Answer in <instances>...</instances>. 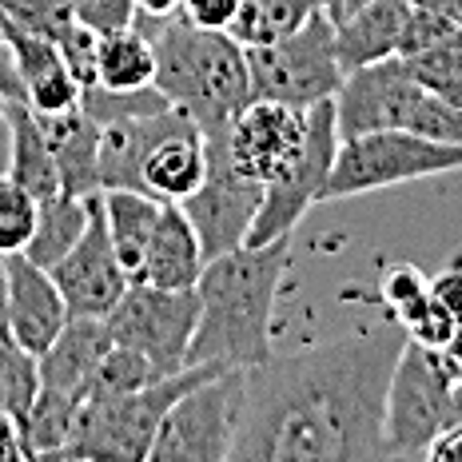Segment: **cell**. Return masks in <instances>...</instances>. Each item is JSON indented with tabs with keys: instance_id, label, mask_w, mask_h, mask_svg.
Segmentation results:
<instances>
[{
	"instance_id": "2e32d148",
	"label": "cell",
	"mask_w": 462,
	"mask_h": 462,
	"mask_svg": "<svg viewBox=\"0 0 462 462\" xmlns=\"http://www.w3.org/2000/svg\"><path fill=\"white\" fill-rule=\"evenodd\" d=\"M199 128L184 108H163L152 116H132V120L100 124V188H136L143 191V160L160 140L176 132Z\"/></svg>"
},
{
	"instance_id": "ba28073f",
	"label": "cell",
	"mask_w": 462,
	"mask_h": 462,
	"mask_svg": "<svg viewBox=\"0 0 462 462\" xmlns=\"http://www.w3.org/2000/svg\"><path fill=\"white\" fill-rule=\"evenodd\" d=\"M247 72H252V96L255 100L291 104V108H311V104L335 100L343 84V60L335 48V21L315 13L303 28L275 44L244 48Z\"/></svg>"
},
{
	"instance_id": "d6a6232c",
	"label": "cell",
	"mask_w": 462,
	"mask_h": 462,
	"mask_svg": "<svg viewBox=\"0 0 462 462\" xmlns=\"http://www.w3.org/2000/svg\"><path fill=\"white\" fill-rule=\"evenodd\" d=\"M379 295L387 303V311H402L407 303H415L427 295V275L415 263H387L379 275Z\"/></svg>"
},
{
	"instance_id": "1f68e13d",
	"label": "cell",
	"mask_w": 462,
	"mask_h": 462,
	"mask_svg": "<svg viewBox=\"0 0 462 462\" xmlns=\"http://www.w3.org/2000/svg\"><path fill=\"white\" fill-rule=\"evenodd\" d=\"M0 16H8L13 24L28 28V32H41L56 44L76 24V13L69 0H0Z\"/></svg>"
},
{
	"instance_id": "44dd1931",
	"label": "cell",
	"mask_w": 462,
	"mask_h": 462,
	"mask_svg": "<svg viewBox=\"0 0 462 462\" xmlns=\"http://www.w3.org/2000/svg\"><path fill=\"white\" fill-rule=\"evenodd\" d=\"M44 136L52 143L56 171H60V191L69 196H88L100 188V124L84 108L41 116Z\"/></svg>"
},
{
	"instance_id": "f35d334b",
	"label": "cell",
	"mask_w": 462,
	"mask_h": 462,
	"mask_svg": "<svg viewBox=\"0 0 462 462\" xmlns=\"http://www.w3.org/2000/svg\"><path fill=\"white\" fill-rule=\"evenodd\" d=\"M5 458H24V447H21V430H16V419L0 411V462Z\"/></svg>"
},
{
	"instance_id": "83f0119b",
	"label": "cell",
	"mask_w": 462,
	"mask_h": 462,
	"mask_svg": "<svg viewBox=\"0 0 462 462\" xmlns=\"http://www.w3.org/2000/svg\"><path fill=\"white\" fill-rule=\"evenodd\" d=\"M41 394V359L0 335V411L21 419Z\"/></svg>"
},
{
	"instance_id": "30bf717a",
	"label": "cell",
	"mask_w": 462,
	"mask_h": 462,
	"mask_svg": "<svg viewBox=\"0 0 462 462\" xmlns=\"http://www.w3.org/2000/svg\"><path fill=\"white\" fill-rule=\"evenodd\" d=\"M339 124H335V100L307 108V140L287 168H279L263 184V204L247 231L244 247H263L275 239H295V227L311 208L323 204V188L331 176L335 152H339Z\"/></svg>"
},
{
	"instance_id": "9a60e30c",
	"label": "cell",
	"mask_w": 462,
	"mask_h": 462,
	"mask_svg": "<svg viewBox=\"0 0 462 462\" xmlns=\"http://www.w3.org/2000/svg\"><path fill=\"white\" fill-rule=\"evenodd\" d=\"M8 267V300H5V339L32 351L36 359L56 343L64 323L72 319L52 272L36 267L24 252L5 255Z\"/></svg>"
},
{
	"instance_id": "ffe728a7",
	"label": "cell",
	"mask_w": 462,
	"mask_h": 462,
	"mask_svg": "<svg viewBox=\"0 0 462 462\" xmlns=\"http://www.w3.org/2000/svg\"><path fill=\"white\" fill-rule=\"evenodd\" d=\"M0 120L8 132V180L28 188L36 199H48L60 191V171H56L52 143L44 136L41 116L28 108L24 100H8L0 96Z\"/></svg>"
},
{
	"instance_id": "e575fe53",
	"label": "cell",
	"mask_w": 462,
	"mask_h": 462,
	"mask_svg": "<svg viewBox=\"0 0 462 462\" xmlns=\"http://www.w3.org/2000/svg\"><path fill=\"white\" fill-rule=\"evenodd\" d=\"M427 291L439 311H447L455 323H462V255L450 267H442L435 279H427Z\"/></svg>"
},
{
	"instance_id": "5b68a950",
	"label": "cell",
	"mask_w": 462,
	"mask_h": 462,
	"mask_svg": "<svg viewBox=\"0 0 462 462\" xmlns=\"http://www.w3.org/2000/svg\"><path fill=\"white\" fill-rule=\"evenodd\" d=\"M224 367L216 363H199L184 367L176 374L148 383L128 394H88L76 411L72 439L60 458H124V462H143L152 455V439H156L168 407L184 391H191L199 379L216 374Z\"/></svg>"
},
{
	"instance_id": "277c9868",
	"label": "cell",
	"mask_w": 462,
	"mask_h": 462,
	"mask_svg": "<svg viewBox=\"0 0 462 462\" xmlns=\"http://www.w3.org/2000/svg\"><path fill=\"white\" fill-rule=\"evenodd\" d=\"M335 124L343 140L359 132L407 128L430 140L462 143V108L422 88L402 56L346 72L335 92Z\"/></svg>"
},
{
	"instance_id": "4fadbf2b",
	"label": "cell",
	"mask_w": 462,
	"mask_h": 462,
	"mask_svg": "<svg viewBox=\"0 0 462 462\" xmlns=\"http://www.w3.org/2000/svg\"><path fill=\"white\" fill-rule=\"evenodd\" d=\"M52 279L60 287L69 315L76 319H104L124 300L132 275L120 267L116 247L104 224V191H88V227L76 239V247L52 267Z\"/></svg>"
},
{
	"instance_id": "603a6c76",
	"label": "cell",
	"mask_w": 462,
	"mask_h": 462,
	"mask_svg": "<svg viewBox=\"0 0 462 462\" xmlns=\"http://www.w3.org/2000/svg\"><path fill=\"white\" fill-rule=\"evenodd\" d=\"M163 199L148 196L136 188H108L104 191V224H108V239L116 247V259L132 279L140 275L143 252H148V239L160 224Z\"/></svg>"
},
{
	"instance_id": "4dcf8cb0",
	"label": "cell",
	"mask_w": 462,
	"mask_h": 462,
	"mask_svg": "<svg viewBox=\"0 0 462 462\" xmlns=\"http://www.w3.org/2000/svg\"><path fill=\"white\" fill-rule=\"evenodd\" d=\"M36 208H41V199L32 191L21 188L16 180L0 176V255L24 252L36 227Z\"/></svg>"
},
{
	"instance_id": "d590c367",
	"label": "cell",
	"mask_w": 462,
	"mask_h": 462,
	"mask_svg": "<svg viewBox=\"0 0 462 462\" xmlns=\"http://www.w3.org/2000/svg\"><path fill=\"white\" fill-rule=\"evenodd\" d=\"M239 0H184L180 5V16L199 28H219V32H227L231 16H236Z\"/></svg>"
},
{
	"instance_id": "6da1fadb",
	"label": "cell",
	"mask_w": 462,
	"mask_h": 462,
	"mask_svg": "<svg viewBox=\"0 0 462 462\" xmlns=\"http://www.w3.org/2000/svg\"><path fill=\"white\" fill-rule=\"evenodd\" d=\"M402 346L407 331L387 319L247 367L231 462L383 458V415Z\"/></svg>"
},
{
	"instance_id": "5bb4252c",
	"label": "cell",
	"mask_w": 462,
	"mask_h": 462,
	"mask_svg": "<svg viewBox=\"0 0 462 462\" xmlns=\"http://www.w3.org/2000/svg\"><path fill=\"white\" fill-rule=\"evenodd\" d=\"M303 140H307V108H291V104H275V100H252L227 128L231 163L244 176L259 180V184H267L279 168H287L300 156Z\"/></svg>"
},
{
	"instance_id": "e0dca14e",
	"label": "cell",
	"mask_w": 462,
	"mask_h": 462,
	"mask_svg": "<svg viewBox=\"0 0 462 462\" xmlns=\"http://www.w3.org/2000/svg\"><path fill=\"white\" fill-rule=\"evenodd\" d=\"M112 335L104 319H72L64 323V331L56 335V343L41 355V387L60 391L69 399L84 402L92 391L96 367L108 355Z\"/></svg>"
},
{
	"instance_id": "60d3db41",
	"label": "cell",
	"mask_w": 462,
	"mask_h": 462,
	"mask_svg": "<svg viewBox=\"0 0 462 462\" xmlns=\"http://www.w3.org/2000/svg\"><path fill=\"white\" fill-rule=\"evenodd\" d=\"M442 355H447L455 367H462V323H455V331H450V339H447V346H439Z\"/></svg>"
},
{
	"instance_id": "7c38bea8",
	"label": "cell",
	"mask_w": 462,
	"mask_h": 462,
	"mask_svg": "<svg viewBox=\"0 0 462 462\" xmlns=\"http://www.w3.org/2000/svg\"><path fill=\"white\" fill-rule=\"evenodd\" d=\"M208 140V171L204 184L184 199V216L191 219L204 247V259H216L224 252L247 244V231L255 224V211L263 204V184L231 163L227 152V132L219 136H204Z\"/></svg>"
},
{
	"instance_id": "3957f363",
	"label": "cell",
	"mask_w": 462,
	"mask_h": 462,
	"mask_svg": "<svg viewBox=\"0 0 462 462\" xmlns=\"http://www.w3.org/2000/svg\"><path fill=\"white\" fill-rule=\"evenodd\" d=\"M152 44H156L152 84L176 108H184L204 136L227 132L231 120L255 100L244 44H236L219 28H199L176 13Z\"/></svg>"
},
{
	"instance_id": "cb8c5ba5",
	"label": "cell",
	"mask_w": 462,
	"mask_h": 462,
	"mask_svg": "<svg viewBox=\"0 0 462 462\" xmlns=\"http://www.w3.org/2000/svg\"><path fill=\"white\" fill-rule=\"evenodd\" d=\"M156 80V44L140 28H116L96 41V84L112 92L148 88Z\"/></svg>"
},
{
	"instance_id": "4316f807",
	"label": "cell",
	"mask_w": 462,
	"mask_h": 462,
	"mask_svg": "<svg viewBox=\"0 0 462 462\" xmlns=\"http://www.w3.org/2000/svg\"><path fill=\"white\" fill-rule=\"evenodd\" d=\"M402 60H407L411 76H415L422 88H430L435 96L462 108V28L447 32L442 41H435L415 56H402Z\"/></svg>"
},
{
	"instance_id": "8fae6325",
	"label": "cell",
	"mask_w": 462,
	"mask_h": 462,
	"mask_svg": "<svg viewBox=\"0 0 462 462\" xmlns=\"http://www.w3.org/2000/svg\"><path fill=\"white\" fill-rule=\"evenodd\" d=\"M112 343L132 346L143 359L156 363L160 374H176L188 367V346L199 327V291L184 287H152L143 279H132L124 300L104 315Z\"/></svg>"
},
{
	"instance_id": "484cf974",
	"label": "cell",
	"mask_w": 462,
	"mask_h": 462,
	"mask_svg": "<svg viewBox=\"0 0 462 462\" xmlns=\"http://www.w3.org/2000/svg\"><path fill=\"white\" fill-rule=\"evenodd\" d=\"M319 8V0H239L236 16L227 24V36L244 48L275 44L283 36H291L295 28H303Z\"/></svg>"
},
{
	"instance_id": "f546056e",
	"label": "cell",
	"mask_w": 462,
	"mask_h": 462,
	"mask_svg": "<svg viewBox=\"0 0 462 462\" xmlns=\"http://www.w3.org/2000/svg\"><path fill=\"white\" fill-rule=\"evenodd\" d=\"M156 379H163V374L156 371V363L143 359V355L132 351V346L112 343L108 355L100 359V367H96V379H92L88 394H128V391L148 387V383H156Z\"/></svg>"
},
{
	"instance_id": "8d00e7d4",
	"label": "cell",
	"mask_w": 462,
	"mask_h": 462,
	"mask_svg": "<svg viewBox=\"0 0 462 462\" xmlns=\"http://www.w3.org/2000/svg\"><path fill=\"white\" fill-rule=\"evenodd\" d=\"M180 5H184V0H136V24L132 28H140L143 36L156 41V32L180 13Z\"/></svg>"
},
{
	"instance_id": "8992f818",
	"label": "cell",
	"mask_w": 462,
	"mask_h": 462,
	"mask_svg": "<svg viewBox=\"0 0 462 462\" xmlns=\"http://www.w3.org/2000/svg\"><path fill=\"white\" fill-rule=\"evenodd\" d=\"M447 171H462V143L430 140L407 128L359 132V136L339 140L331 176H327L323 188V204L447 176Z\"/></svg>"
},
{
	"instance_id": "7402d4cb",
	"label": "cell",
	"mask_w": 462,
	"mask_h": 462,
	"mask_svg": "<svg viewBox=\"0 0 462 462\" xmlns=\"http://www.w3.org/2000/svg\"><path fill=\"white\" fill-rule=\"evenodd\" d=\"M208 171V140L199 128L176 132L160 140L143 160V191L163 199V204H184V199L204 184Z\"/></svg>"
},
{
	"instance_id": "9c48e42d",
	"label": "cell",
	"mask_w": 462,
	"mask_h": 462,
	"mask_svg": "<svg viewBox=\"0 0 462 462\" xmlns=\"http://www.w3.org/2000/svg\"><path fill=\"white\" fill-rule=\"evenodd\" d=\"M244 387V371H216L184 391L163 415L148 462H231Z\"/></svg>"
},
{
	"instance_id": "836d02e7",
	"label": "cell",
	"mask_w": 462,
	"mask_h": 462,
	"mask_svg": "<svg viewBox=\"0 0 462 462\" xmlns=\"http://www.w3.org/2000/svg\"><path fill=\"white\" fill-rule=\"evenodd\" d=\"M76 21L96 28V32H116V28L136 24V0H69Z\"/></svg>"
},
{
	"instance_id": "7bdbcfd3",
	"label": "cell",
	"mask_w": 462,
	"mask_h": 462,
	"mask_svg": "<svg viewBox=\"0 0 462 462\" xmlns=\"http://www.w3.org/2000/svg\"><path fill=\"white\" fill-rule=\"evenodd\" d=\"M359 5H367V0H343V13H351V8H359ZM339 13V16H343Z\"/></svg>"
},
{
	"instance_id": "ee69618b",
	"label": "cell",
	"mask_w": 462,
	"mask_h": 462,
	"mask_svg": "<svg viewBox=\"0 0 462 462\" xmlns=\"http://www.w3.org/2000/svg\"><path fill=\"white\" fill-rule=\"evenodd\" d=\"M0 48H5V32H0Z\"/></svg>"
},
{
	"instance_id": "d6986e66",
	"label": "cell",
	"mask_w": 462,
	"mask_h": 462,
	"mask_svg": "<svg viewBox=\"0 0 462 462\" xmlns=\"http://www.w3.org/2000/svg\"><path fill=\"white\" fill-rule=\"evenodd\" d=\"M204 247H199V236L191 227V219L184 216L180 204H163L160 224L148 239V252H143L140 275L143 283L152 287H171V291H184V287H196L199 275H204Z\"/></svg>"
},
{
	"instance_id": "7a4b0ae2",
	"label": "cell",
	"mask_w": 462,
	"mask_h": 462,
	"mask_svg": "<svg viewBox=\"0 0 462 462\" xmlns=\"http://www.w3.org/2000/svg\"><path fill=\"white\" fill-rule=\"evenodd\" d=\"M287 272H291V239L236 247L208 259L196 283L199 327L188 346V367L216 363L224 371H247L272 359V323Z\"/></svg>"
},
{
	"instance_id": "ab89813d",
	"label": "cell",
	"mask_w": 462,
	"mask_h": 462,
	"mask_svg": "<svg viewBox=\"0 0 462 462\" xmlns=\"http://www.w3.org/2000/svg\"><path fill=\"white\" fill-rule=\"evenodd\" d=\"M415 8H422V13H435L442 16V21L458 24L462 28V0H411Z\"/></svg>"
},
{
	"instance_id": "74e56055",
	"label": "cell",
	"mask_w": 462,
	"mask_h": 462,
	"mask_svg": "<svg viewBox=\"0 0 462 462\" xmlns=\"http://www.w3.org/2000/svg\"><path fill=\"white\" fill-rule=\"evenodd\" d=\"M427 458H430V462H462V427L442 430V435L430 442Z\"/></svg>"
},
{
	"instance_id": "ac0fdd59",
	"label": "cell",
	"mask_w": 462,
	"mask_h": 462,
	"mask_svg": "<svg viewBox=\"0 0 462 462\" xmlns=\"http://www.w3.org/2000/svg\"><path fill=\"white\" fill-rule=\"evenodd\" d=\"M411 21V0H367L335 16V48L346 72L399 56L402 28Z\"/></svg>"
},
{
	"instance_id": "d4e9b609",
	"label": "cell",
	"mask_w": 462,
	"mask_h": 462,
	"mask_svg": "<svg viewBox=\"0 0 462 462\" xmlns=\"http://www.w3.org/2000/svg\"><path fill=\"white\" fill-rule=\"evenodd\" d=\"M84 227H88V196L56 191V196L41 199V208H36V227H32V239L24 244V255L32 259L36 267L52 272L76 247Z\"/></svg>"
},
{
	"instance_id": "f1b7e54d",
	"label": "cell",
	"mask_w": 462,
	"mask_h": 462,
	"mask_svg": "<svg viewBox=\"0 0 462 462\" xmlns=\"http://www.w3.org/2000/svg\"><path fill=\"white\" fill-rule=\"evenodd\" d=\"M80 108L88 112L96 124H108V120H132V116L163 112V108H171V100L156 88V84L132 88V92H112V88L92 84V88H84V96H80Z\"/></svg>"
},
{
	"instance_id": "b9f144b4",
	"label": "cell",
	"mask_w": 462,
	"mask_h": 462,
	"mask_svg": "<svg viewBox=\"0 0 462 462\" xmlns=\"http://www.w3.org/2000/svg\"><path fill=\"white\" fill-rule=\"evenodd\" d=\"M5 300H8V267L5 255H0V335H5Z\"/></svg>"
},
{
	"instance_id": "52a82bcc",
	"label": "cell",
	"mask_w": 462,
	"mask_h": 462,
	"mask_svg": "<svg viewBox=\"0 0 462 462\" xmlns=\"http://www.w3.org/2000/svg\"><path fill=\"white\" fill-rule=\"evenodd\" d=\"M462 367L439 346H402L383 415V458H427L430 442L450 427V391Z\"/></svg>"
}]
</instances>
